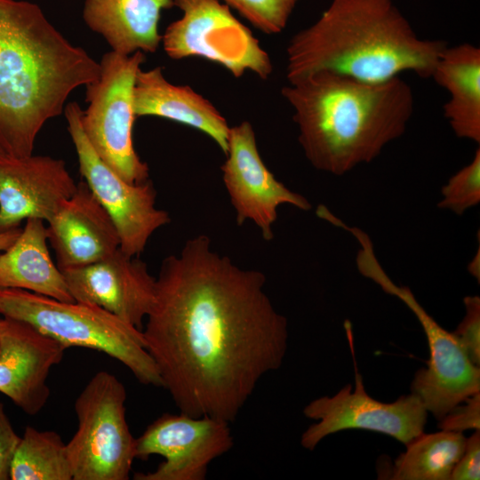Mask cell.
Segmentation results:
<instances>
[{"label": "cell", "instance_id": "obj_1", "mask_svg": "<svg viewBox=\"0 0 480 480\" xmlns=\"http://www.w3.org/2000/svg\"><path fill=\"white\" fill-rule=\"evenodd\" d=\"M266 277L236 266L199 235L164 258L142 334L180 412L235 420L287 350L286 318Z\"/></svg>", "mask_w": 480, "mask_h": 480}, {"label": "cell", "instance_id": "obj_2", "mask_svg": "<svg viewBox=\"0 0 480 480\" xmlns=\"http://www.w3.org/2000/svg\"><path fill=\"white\" fill-rule=\"evenodd\" d=\"M100 62L71 44L33 3L0 0V148L33 154L36 138L68 95L100 77Z\"/></svg>", "mask_w": 480, "mask_h": 480}, {"label": "cell", "instance_id": "obj_3", "mask_svg": "<svg viewBox=\"0 0 480 480\" xmlns=\"http://www.w3.org/2000/svg\"><path fill=\"white\" fill-rule=\"evenodd\" d=\"M288 83L281 92L304 155L334 175L375 159L405 132L414 110L412 89L400 76L368 82L318 71Z\"/></svg>", "mask_w": 480, "mask_h": 480}, {"label": "cell", "instance_id": "obj_4", "mask_svg": "<svg viewBox=\"0 0 480 480\" xmlns=\"http://www.w3.org/2000/svg\"><path fill=\"white\" fill-rule=\"evenodd\" d=\"M446 46L420 38L395 0H331L312 25L290 39L286 76L291 82L330 71L381 82L407 71L430 78Z\"/></svg>", "mask_w": 480, "mask_h": 480}, {"label": "cell", "instance_id": "obj_5", "mask_svg": "<svg viewBox=\"0 0 480 480\" xmlns=\"http://www.w3.org/2000/svg\"><path fill=\"white\" fill-rule=\"evenodd\" d=\"M0 315L29 324L66 349L80 347L103 352L125 365L141 384L162 387L142 330L98 306L0 289Z\"/></svg>", "mask_w": 480, "mask_h": 480}, {"label": "cell", "instance_id": "obj_6", "mask_svg": "<svg viewBox=\"0 0 480 480\" xmlns=\"http://www.w3.org/2000/svg\"><path fill=\"white\" fill-rule=\"evenodd\" d=\"M126 389L100 371L75 402L78 428L67 444L74 480H127L135 459V438L126 420Z\"/></svg>", "mask_w": 480, "mask_h": 480}, {"label": "cell", "instance_id": "obj_7", "mask_svg": "<svg viewBox=\"0 0 480 480\" xmlns=\"http://www.w3.org/2000/svg\"><path fill=\"white\" fill-rule=\"evenodd\" d=\"M145 55L110 51L100 61V77L87 84L88 107L82 111L84 135L98 156L130 183L149 180V168L138 156L132 138L133 90Z\"/></svg>", "mask_w": 480, "mask_h": 480}, {"label": "cell", "instance_id": "obj_8", "mask_svg": "<svg viewBox=\"0 0 480 480\" xmlns=\"http://www.w3.org/2000/svg\"><path fill=\"white\" fill-rule=\"evenodd\" d=\"M182 16L162 36L164 50L173 60L201 57L220 64L234 76L251 71L269 77L273 65L268 53L252 31L221 0H173Z\"/></svg>", "mask_w": 480, "mask_h": 480}, {"label": "cell", "instance_id": "obj_9", "mask_svg": "<svg viewBox=\"0 0 480 480\" xmlns=\"http://www.w3.org/2000/svg\"><path fill=\"white\" fill-rule=\"evenodd\" d=\"M81 115L77 102H70L65 107L79 172L114 222L121 251L129 256H140L151 236L170 222V215L156 206V190L150 180L130 183L98 156L84 135Z\"/></svg>", "mask_w": 480, "mask_h": 480}, {"label": "cell", "instance_id": "obj_10", "mask_svg": "<svg viewBox=\"0 0 480 480\" xmlns=\"http://www.w3.org/2000/svg\"><path fill=\"white\" fill-rule=\"evenodd\" d=\"M355 384L354 389L347 384L334 396L316 398L305 406L303 414L316 421L301 435L305 449L312 451L324 437L346 429L378 432L404 445L424 432L428 411L416 395L383 403L367 394L357 372Z\"/></svg>", "mask_w": 480, "mask_h": 480}, {"label": "cell", "instance_id": "obj_11", "mask_svg": "<svg viewBox=\"0 0 480 480\" xmlns=\"http://www.w3.org/2000/svg\"><path fill=\"white\" fill-rule=\"evenodd\" d=\"M234 445L229 423L210 416L164 413L135 438V459L160 455L156 470L136 473V480H204L212 460Z\"/></svg>", "mask_w": 480, "mask_h": 480}, {"label": "cell", "instance_id": "obj_12", "mask_svg": "<svg viewBox=\"0 0 480 480\" xmlns=\"http://www.w3.org/2000/svg\"><path fill=\"white\" fill-rule=\"evenodd\" d=\"M381 289L402 300L424 330L429 360L426 368L415 372L411 393L439 421L455 406L480 392V368L470 361L455 335L436 322L408 287L398 286L388 277Z\"/></svg>", "mask_w": 480, "mask_h": 480}, {"label": "cell", "instance_id": "obj_13", "mask_svg": "<svg viewBox=\"0 0 480 480\" xmlns=\"http://www.w3.org/2000/svg\"><path fill=\"white\" fill-rule=\"evenodd\" d=\"M227 158L220 169L239 226L252 221L266 241L273 238L272 226L277 209L290 204L308 211V199L277 180L264 164L257 146L252 125L244 121L230 127Z\"/></svg>", "mask_w": 480, "mask_h": 480}, {"label": "cell", "instance_id": "obj_14", "mask_svg": "<svg viewBox=\"0 0 480 480\" xmlns=\"http://www.w3.org/2000/svg\"><path fill=\"white\" fill-rule=\"evenodd\" d=\"M62 272L75 301L98 306L142 330L155 302L156 277L139 256L119 248L98 262Z\"/></svg>", "mask_w": 480, "mask_h": 480}, {"label": "cell", "instance_id": "obj_15", "mask_svg": "<svg viewBox=\"0 0 480 480\" xmlns=\"http://www.w3.org/2000/svg\"><path fill=\"white\" fill-rule=\"evenodd\" d=\"M62 159L0 156V233L30 218L47 222L76 190Z\"/></svg>", "mask_w": 480, "mask_h": 480}, {"label": "cell", "instance_id": "obj_16", "mask_svg": "<svg viewBox=\"0 0 480 480\" xmlns=\"http://www.w3.org/2000/svg\"><path fill=\"white\" fill-rule=\"evenodd\" d=\"M65 348L28 323L4 316L0 333V392L28 415L50 396L47 379Z\"/></svg>", "mask_w": 480, "mask_h": 480}, {"label": "cell", "instance_id": "obj_17", "mask_svg": "<svg viewBox=\"0 0 480 480\" xmlns=\"http://www.w3.org/2000/svg\"><path fill=\"white\" fill-rule=\"evenodd\" d=\"M46 223L61 271L98 262L120 248L114 222L84 180Z\"/></svg>", "mask_w": 480, "mask_h": 480}, {"label": "cell", "instance_id": "obj_18", "mask_svg": "<svg viewBox=\"0 0 480 480\" xmlns=\"http://www.w3.org/2000/svg\"><path fill=\"white\" fill-rule=\"evenodd\" d=\"M133 107L136 116H159L199 130L227 153L230 126L225 117L190 86L167 81L161 67L146 71L139 69Z\"/></svg>", "mask_w": 480, "mask_h": 480}, {"label": "cell", "instance_id": "obj_19", "mask_svg": "<svg viewBox=\"0 0 480 480\" xmlns=\"http://www.w3.org/2000/svg\"><path fill=\"white\" fill-rule=\"evenodd\" d=\"M173 6V0H85L83 18L113 52L152 53L162 41L158 32L161 12Z\"/></svg>", "mask_w": 480, "mask_h": 480}, {"label": "cell", "instance_id": "obj_20", "mask_svg": "<svg viewBox=\"0 0 480 480\" xmlns=\"http://www.w3.org/2000/svg\"><path fill=\"white\" fill-rule=\"evenodd\" d=\"M15 241L0 252V289H20L63 301H75L63 272L48 247L45 221L30 218Z\"/></svg>", "mask_w": 480, "mask_h": 480}, {"label": "cell", "instance_id": "obj_21", "mask_svg": "<svg viewBox=\"0 0 480 480\" xmlns=\"http://www.w3.org/2000/svg\"><path fill=\"white\" fill-rule=\"evenodd\" d=\"M450 98L444 115L459 138L480 142V49L463 43L446 46L430 76Z\"/></svg>", "mask_w": 480, "mask_h": 480}, {"label": "cell", "instance_id": "obj_22", "mask_svg": "<svg viewBox=\"0 0 480 480\" xmlns=\"http://www.w3.org/2000/svg\"><path fill=\"white\" fill-rule=\"evenodd\" d=\"M467 438L461 432H424L407 444L384 478L392 480H450Z\"/></svg>", "mask_w": 480, "mask_h": 480}, {"label": "cell", "instance_id": "obj_23", "mask_svg": "<svg viewBox=\"0 0 480 480\" xmlns=\"http://www.w3.org/2000/svg\"><path fill=\"white\" fill-rule=\"evenodd\" d=\"M10 479H73L67 444L55 431H40L28 426L15 450Z\"/></svg>", "mask_w": 480, "mask_h": 480}, {"label": "cell", "instance_id": "obj_24", "mask_svg": "<svg viewBox=\"0 0 480 480\" xmlns=\"http://www.w3.org/2000/svg\"><path fill=\"white\" fill-rule=\"evenodd\" d=\"M265 34L282 32L301 0H221Z\"/></svg>", "mask_w": 480, "mask_h": 480}, {"label": "cell", "instance_id": "obj_25", "mask_svg": "<svg viewBox=\"0 0 480 480\" xmlns=\"http://www.w3.org/2000/svg\"><path fill=\"white\" fill-rule=\"evenodd\" d=\"M442 201L438 204L461 215L480 201V149L477 148L470 164L452 175L442 188Z\"/></svg>", "mask_w": 480, "mask_h": 480}, {"label": "cell", "instance_id": "obj_26", "mask_svg": "<svg viewBox=\"0 0 480 480\" xmlns=\"http://www.w3.org/2000/svg\"><path fill=\"white\" fill-rule=\"evenodd\" d=\"M466 315L452 332L470 361L480 365V298L466 296L463 300Z\"/></svg>", "mask_w": 480, "mask_h": 480}, {"label": "cell", "instance_id": "obj_27", "mask_svg": "<svg viewBox=\"0 0 480 480\" xmlns=\"http://www.w3.org/2000/svg\"><path fill=\"white\" fill-rule=\"evenodd\" d=\"M442 430L461 432L480 430V392L469 396L455 406L439 420Z\"/></svg>", "mask_w": 480, "mask_h": 480}, {"label": "cell", "instance_id": "obj_28", "mask_svg": "<svg viewBox=\"0 0 480 480\" xmlns=\"http://www.w3.org/2000/svg\"><path fill=\"white\" fill-rule=\"evenodd\" d=\"M480 478V430H475L466 440L465 449L455 465L450 480H478Z\"/></svg>", "mask_w": 480, "mask_h": 480}, {"label": "cell", "instance_id": "obj_29", "mask_svg": "<svg viewBox=\"0 0 480 480\" xmlns=\"http://www.w3.org/2000/svg\"><path fill=\"white\" fill-rule=\"evenodd\" d=\"M20 440L0 403V480L10 479L11 465Z\"/></svg>", "mask_w": 480, "mask_h": 480}, {"label": "cell", "instance_id": "obj_30", "mask_svg": "<svg viewBox=\"0 0 480 480\" xmlns=\"http://www.w3.org/2000/svg\"><path fill=\"white\" fill-rule=\"evenodd\" d=\"M21 228H16L5 232L0 233V252L7 249L18 237Z\"/></svg>", "mask_w": 480, "mask_h": 480}, {"label": "cell", "instance_id": "obj_31", "mask_svg": "<svg viewBox=\"0 0 480 480\" xmlns=\"http://www.w3.org/2000/svg\"><path fill=\"white\" fill-rule=\"evenodd\" d=\"M479 248L477 251V254L475 256L473 260L468 265V271L476 277L477 278L478 282L480 279V266H479Z\"/></svg>", "mask_w": 480, "mask_h": 480}, {"label": "cell", "instance_id": "obj_32", "mask_svg": "<svg viewBox=\"0 0 480 480\" xmlns=\"http://www.w3.org/2000/svg\"><path fill=\"white\" fill-rule=\"evenodd\" d=\"M4 324V316L0 315V333Z\"/></svg>", "mask_w": 480, "mask_h": 480}, {"label": "cell", "instance_id": "obj_33", "mask_svg": "<svg viewBox=\"0 0 480 480\" xmlns=\"http://www.w3.org/2000/svg\"><path fill=\"white\" fill-rule=\"evenodd\" d=\"M1 155H4V153L3 152V150H2L1 148H0V156H1Z\"/></svg>", "mask_w": 480, "mask_h": 480}]
</instances>
